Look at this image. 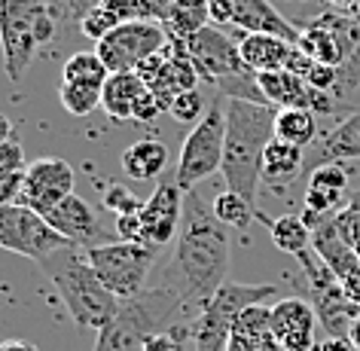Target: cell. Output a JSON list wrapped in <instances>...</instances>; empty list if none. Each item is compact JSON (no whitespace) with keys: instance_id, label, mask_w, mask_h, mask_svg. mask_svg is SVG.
I'll return each instance as SVG.
<instances>
[{"instance_id":"obj_1","label":"cell","mask_w":360,"mask_h":351,"mask_svg":"<svg viewBox=\"0 0 360 351\" xmlns=\"http://www.w3.org/2000/svg\"><path fill=\"white\" fill-rule=\"evenodd\" d=\"M232 241L229 226L217 220L211 205H205L199 190L186 193L184 220H180L177 245L162 278V287L184 302V309L199 318L208 300L229 281Z\"/></svg>"},{"instance_id":"obj_2","label":"cell","mask_w":360,"mask_h":351,"mask_svg":"<svg viewBox=\"0 0 360 351\" xmlns=\"http://www.w3.org/2000/svg\"><path fill=\"white\" fill-rule=\"evenodd\" d=\"M278 107L226 98V150H223V181L226 190L238 193L257 208L263 184V156L275 138Z\"/></svg>"},{"instance_id":"obj_3","label":"cell","mask_w":360,"mask_h":351,"mask_svg":"<svg viewBox=\"0 0 360 351\" xmlns=\"http://www.w3.org/2000/svg\"><path fill=\"white\" fill-rule=\"evenodd\" d=\"M37 266L58 291L61 302H65V309L70 312V318L79 330H101L120 312L122 300L107 291L104 281L95 275V269L86 257V248L65 245L52 250L49 257H43Z\"/></svg>"},{"instance_id":"obj_4","label":"cell","mask_w":360,"mask_h":351,"mask_svg":"<svg viewBox=\"0 0 360 351\" xmlns=\"http://www.w3.org/2000/svg\"><path fill=\"white\" fill-rule=\"evenodd\" d=\"M184 321L195 318L168 287H147L143 293L120 302V312L98 330L95 351H143L150 336H159Z\"/></svg>"},{"instance_id":"obj_5","label":"cell","mask_w":360,"mask_h":351,"mask_svg":"<svg viewBox=\"0 0 360 351\" xmlns=\"http://www.w3.org/2000/svg\"><path fill=\"white\" fill-rule=\"evenodd\" d=\"M278 284H238L226 281L208 300V305L193 321V351H226L232 324L238 314L259 302H272Z\"/></svg>"},{"instance_id":"obj_6","label":"cell","mask_w":360,"mask_h":351,"mask_svg":"<svg viewBox=\"0 0 360 351\" xmlns=\"http://www.w3.org/2000/svg\"><path fill=\"white\" fill-rule=\"evenodd\" d=\"M223 150H226V98L217 95L208 104V113L195 122V129L184 141V150H180L174 168V181L180 190L193 193L214 171H220Z\"/></svg>"},{"instance_id":"obj_7","label":"cell","mask_w":360,"mask_h":351,"mask_svg":"<svg viewBox=\"0 0 360 351\" xmlns=\"http://www.w3.org/2000/svg\"><path fill=\"white\" fill-rule=\"evenodd\" d=\"M156 254L159 248L143 245V241H107V245L86 248L95 275L120 300H131V296L147 291V278L156 266Z\"/></svg>"},{"instance_id":"obj_8","label":"cell","mask_w":360,"mask_h":351,"mask_svg":"<svg viewBox=\"0 0 360 351\" xmlns=\"http://www.w3.org/2000/svg\"><path fill=\"white\" fill-rule=\"evenodd\" d=\"M52 10L46 0H0V46L6 58V77L22 83L37 52V22Z\"/></svg>"},{"instance_id":"obj_9","label":"cell","mask_w":360,"mask_h":351,"mask_svg":"<svg viewBox=\"0 0 360 351\" xmlns=\"http://www.w3.org/2000/svg\"><path fill=\"white\" fill-rule=\"evenodd\" d=\"M171 43L165 25L156 22H122L107 34L101 43H95V52L101 56L110 74H125V70H138L143 61L153 58Z\"/></svg>"},{"instance_id":"obj_10","label":"cell","mask_w":360,"mask_h":351,"mask_svg":"<svg viewBox=\"0 0 360 351\" xmlns=\"http://www.w3.org/2000/svg\"><path fill=\"white\" fill-rule=\"evenodd\" d=\"M65 245H70V241L58 236L43 214L25 208L19 202L0 208V248L4 250H13V254H22L34 263H40L43 257H49L52 250Z\"/></svg>"},{"instance_id":"obj_11","label":"cell","mask_w":360,"mask_h":351,"mask_svg":"<svg viewBox=\"0 0 360 351\" xmlns=\"http://www.w3.org/2000/svg\"><path fill=\"white\" fill-rule=\"evenodd\" d=\"M296 46L318 65L339 68L360 46V22L345 13H323L302 31Z\"/></svg>"},{"instance_id":"obj_12","label":"cell","mask_w":360,"mask_h":351,"mask_svg":"<svg viewBox=\"0 0 360 351\" xmlns=\"http://www.w3.org/2000/svg\"><path fill=\"white\" fill-rule=\"evenodd\" d=\"M74 181H77V174H74V168H70L68 159H61V156L37 159L28 165V171H25L19 205L46 217L58 202H65L68 196H74Z\"/></svg>"},{"instance_id":"obj_13","label":"cell","mask_w":360,"mask_h":351,"mask_svg":"<svg viewBox=\"0 0 360 351\" xmlns=\"http://www.w3.org/2000/svg\"><path fill=\"white\" fill-rule=\"evenodd\" d=\"M311 248L327 263L330 272L336 275L342 291L360 305V254L342 238L333 217H323L311 226Z\"/></svg>"},{"instance_id":"obj_14","label":"cell","mask_w":360,"mask_h":351,"mask_svg":"<svg viewBox=\"0 0 360 351\" xmlns=\"http://www.w3.org/2000/svg\"><path fill=\"white\" fill-rule=\"evenodd\" d=\"M184 199L186 193L177 186V181H162L153 196L143 202L141 220H143V245L165 248L177 238L180 220H184Z\"/></svg>"},{"instance_id":"obj_15","label":"cell","mask_w":360,"mask_h":351,"mask_svg":"<svg viewBox=\"0 0 360 351\" xmlns=\"http://www.w3.org/2000/svg\"><path fill=\"white\" fill-rule=\"evenodd\" d=\"M318 312L302 296H284L272 302V333L281 351H314Z\"/></svg>"},{"instance_id":"obj_16","label":"cell","mask_w":360,"mask_h":351,"mask_svg":"<svg viewBox=\"0 0 360 351\" xmlns=\"http://www.w3.org/2000/svg\"><path fill=\"white\" fill-rule=\"evenodd\" d=\"M49 226L65 236L70 245L77 248H95V245H107L104 241V229L98 220V211L89 205L83 196H68L65 202H58L56 208L46 214Z\"/></svg>"},{"instance_id":"obj_17","label":"cell","mask_w":360,"mask_h":351,"mask_svg":"<svg viewBox=\"0 0 360 351\" xmlns=\"http://www.w3.org/2000/svg\"><path fill=\"white\" fill-rule=\"evenodd\" d=\"M226 6L232 15V28L245 34H275V37H284L293 46L302 37V31L287 22L269 0H226Z\"/></svg>"},{"instance_id":"obj_18","label":"cell","mask_w":360,"mask_h":351,"mask_svg":"<svg viewBox=\"0 0 360 351\" xmlns=\"http://www.w3.org/2000/svg\"><path fill=\"white\" fill-rule=\"evenodd\" d=\"M348 190V171L342 162H323V165L309 171V190H305V211L318 217H333L345 205Z\"/></svg>"},{"instance_id":"obj_19","label":"cell","mask_w":360,"mask_h":351,"mask_svg":"<svg viewBox=\"0 0 360 351\" xmlns=\"http://www.w3.org/2000/svg\"><path fill=\"white\" fill-rule=\"evenodd\" d=\"M360 159V110L345 116L327 138H318L314 147L305 150V171L323 165V162H348Z\"/></svg>"},{"instance_id":"obj_20","label":"cell","mask_w":360,"mask_h":351,"mask_svg":"<svg viewBox=\"0 0 360 351\" xmlns=\"http://www.w3.org/2000/svg\"><path fill=\"white\" fill-rule=\"evenodd\" d=\"M241 58L254 74H272V70H284L287 58L293 52V43L275 34H241L238 40Z\"/></svg>"},{"instance_id":"obj_21","label":"cell","mask_w":360,"mask_h":351,"mask_svg":"<svg viewBox=\"0 0 360 351\" xmlns=\"http://www.w3.org/2000/svg\"><path fill=\"white\" fill-rule=\"evenodd\" d=\"M300 174H305V150L281 138H272L263 156V184L272 190H284Z\"/></svg>"},{"instance_id":"obj_22","label":"cell","mask_w":360,"mask_h":351,"mask_svg":"<svg viewBox=\"0 0 360 351\" xmlns=\"http://www.w3.org/2000/svg\"><path fill=\"white\" fill-rule=\"evenodd\" d=\"M147 92V83L141 79L138 70H125V74H110L101 89V107L107 116L116 122L131 120L134 104L141 101V95Z\"/></svg>"},{"instance_id":"obj_23","label":"cell","mask_w":360,"mask_h":351,"mask_svg":"<svg viewBox=\"0 0 360 351\" xmlns=\"http://www.w3.org/2000/svg\"><path fill=\"white\" fill-rule=\"evenodd\" d=\"M168 165V147L156 138L134 141L122 153V171L131 181H156Z\"/></svg>"},{"instance_id":"obj_24","label":"cell","mask_w":360,"mask_h":351,"mask_svg":"<svg viewBox=\"0 0 360 351\" xmlns=\"http://www.w3.org/2000/svg\"><path fill=\"white\" fill-rule=\"evenodd\" d=\"M257 220L269 229V238H272V245L281 250V254L300 257L302 250H309V248H311V226L300 217V214H281V217H266L263 211H257Z\"/></svg>"},{"instance_id":"obj_25","label":"cell","mask_w":360,"mask_h":351,"mask_svg":"<svg viewBox=\"0 0 360 351\" xmlns=\"http://www.w3.org/2000/svg\"><path fill=\"white\" fill-rule=\"evenodd\" d=\"M275 138L309 150V147L318 143V120H314L311 110H302V107L278 110V116H275Z\"/></svg>"},{"instance_id":"obj_26","label":"cell","mask_w":360,"mask_h":351,"mask_svg":"<svg viewBox=\"0 0 360 351\" xmlns=\"http://www.w3.org/2000/svg\"><path fill=\"white\" fill-rule=\"evenodd\" d=\"M110 70L101 61V56L92 49V52H74L65 68H61V83H74V86H86V89H98L101 92Z\"/></svg>"},{"instance_id":"obj_27","label":"cell","mask_w":360,"mask_h":351,"mask_svg":"<svg viewBox=\"0 0 360 351\" xmlns=\"http://www.w3.org/2000/svg\"><path fill=\"white\" fill-rule=\"evenodd\" d=\"M208 0H174V10H171L165 31L171 40H190L195 31L205 28L208 22Z\"/></svg>"},{"instance_id":"obj_28","label":"cell","mask_w":360,"mask_h":351,"mask_svg":"<svg viewBox=\"0 0 360 351\" xmlns=\"http://www.w3.org/2000/svg\"><path fill=\"white\" fill-rule=\"evenodd\" d=\"M211 208H214V214H217L220 223H226L229 229H238V232H245L257 217L254 205H250L248 199H241V196L232 193V190H223L217 199L211 202Z\"/></svg>"},{"instance_id":"obj_29","label":"cell","mask_w":360,"mask_h":351,"mask_svg":"<svg viewBox=\"0 0 360 351\" xmlns=\"http://www.w3.org/2000/svg\"><path fill=\"white\" fill-rule=\"evenodd\" d=\"M58 98L70 116H89L101 104V92H98V89H86V86H74V83H61Z\"/></svg>"},{"instance_id":"obj_30","label":"cell","mask_w":360,"mask_h":351,"mask_svg":"<svg viewBox=\"0 0 360 351\" xmlns=\"http://www.w3.org/2000/svg\"><path fill=\"white\" fill-rule=\"evenodd\" d=\"M333 223L342 232V238L360 254V190L354 196H348V202L333 214Z\"/></svg>"},{"instance_id":"obj_31","label":"cell","mask_w":360,"mask_h":351,"mask_svg":"<svg viewBox=\"0 0 360 351\" xmlns=\"http://www.w3.org/2000/svg\"><path fill=\"white\" fill-rule=\"evenodd\" d=\"M177 122H199L205 113V95L199 92V89H190V92H180L171 98V104H168V110Z\"/></svg>"},{"instance_id":"obj_32","label":"cell","mask_w":360,"mask_h":351,"mask_svg":"<svg viewBox=\"0 0 360 351\" xmlns=\"http://www.w3.org/2000/svg\"><path fill=\"white\" fill-rule=\"evenodd\" d=\"M226 351H281L275 333L263 330V333H245V330H232Z\"/></svg>"},{"instance_id":"obj_33","label":"cell","mask_w":360,"mask_h":351,"mask_svg":"<svg viewBox=\"0 0 360 351\" xmlns=\"http://www.w3.org/2000/svg\"><path fill=\"white\" fill-rule=\"evenodd\" d=\"M186 342H193V321L174 324L159 336H150L143 351H186Z\"/></svg>"},{"instance_id":"obj_34","label":"cell","mask_w":360,"mask_h":351,"mask_svg":"<svg viewBox=\"0 0 360 351\" xmlns=\"http://www.w3.org/2000/svg\"><path fill=\"white\" fill-rule=\"evenodd\" d=\"M116 25H120V22H116L101 4L92 6V10H86L83 15H79V31H83L89 40H95V43H101L107 34L116 28Z\"/></svg>"},{"instance_id":"obj_35","label":"cell","mask_w":360,"mask_h":351,"mask_svg":"<svg viewBox=\"0 0 360 351\" xmlns=\"http://www.w3.org/2000/svg\"><path fill=\"white\" fill-rule=\"evenodd\" d=\"M104 205H107V211L116 214V217H120V214H134V211L143 208V202L129 190V186H122V184H110V186H107Z\"/></svg>"},{"instance_id":"obj_36","label":"cell","mask_w":360,"mask_h":351,"mask_svg":"<svg viewBox=\"0 0 360 351\" xmlns=\"http://www.w3.org/2000/svg\"><path fill=\"white\" fill-rule=\"evenodd\" d=\"M22 171H28V165H25V150L19 138L4 141L0 143V174H22Z\"/></svg>"},{"instance_id":"obj_37","label":"cell","mask_w":360,"mask_h":351,"mask_svg":"<svg viewBox=\"0 0 360 351\" xmlns=\"http://www.w3.org/2000/svg\"><path fill=\"white\" fill-rule=\"evenodd\" d=\"M360 86V46L351 52V58L345 65H339V77H336V89H333V95H345L351 89Z\"/></svg>"},{"instance_id":"obj_38","label":"cell","mask_w":360,"mask_h":351,"mask_svg":"<svg viewBox=\"0 0 360 351\" xmlns=\"http://www.w3.org/2000/svg\"><path fill=\"white\" fill-rule=\"evenodd\" d=\"M134 6H138V19L165 25L171 10H174V0H134Z\"/></svg>"},{"instance_id":"obj_39","label":"cell","mask_w":360,"mask_h":351,"mask_svg":"<svg viewBox=\"0 0 360 351\" xmlns=\"http://www.w3.org/2000/svg\"><path fill=\"white\" fill-rule=\"evenodd\" d=\"M116 232H120V241H143V220H141V211H134V214H120V217H116Z\"/></svg>"},{"instance_id":"obj_40","label":"cell","mask_w":360,"mask_h":351,"mask_svg":"<svg viewBox=\"0 0 360 351\" xmlns=\"http://www.w3.org/2000/svg\"><path fill=\"white\" fill-rule=\"evenodd\" d=\"M336 77H339V68H330V65H314L311 74L305 77V83L311 89H318V92H330L336 89Z\"/></svg>"},{"instance_id":"obj_41","label":"cell","mask_w":360,"mask_h":351,"mask_svg":"<svg viewBox=\"0 0 360 351\" xmlns=\"http://www.w3.org/2000/svg\"><path fill=\"white\" fill-rule=\"evenodd\" d=\"M159 113H162V104H159V98H156V95H153L150 89H147V92L141 95V101L134 104V113H131V120H138V122H153V120H156Z\"/></svg>"},{"instance_id":"obj_42","label":"cell","mask_w":360,"mask_h":351,"mask_svg":"<svg viewBox=\"0 0 360 351\" xmlns=\"http://www.w3.org/2000/svg\"><path fill=\"white\" fill-rule=\"evenodd\" d=\"M314 351H354V345H351L348 336H327L314 345Z\"/></svg>"},{"instance_id":"obj_43","label":"cell","mask_w":360,"mask_h":351,"mask_svg":"<svg viewBox=\"0 0 360 351\" xmlns=\"http://www.w3.org/2000/svg\"><path fill=\"white\" fill-rule=\"evenodd\" d=\"M0 351H40L28 339H0Z\"/></svg>"},{"instance_id":"obj_44","label":"cell","mask_w":360,"mask_h":351,"mask_svg":"<svg viewBox=\"0 0 360 351\" xmlns=\"http://www.w3.org/2000/svg\"><path fill=\"white\" fill-rule=\"evenodd\" d=\"M4 141H13V122L6 113H0V143Z\"/></svg>"},{"instance_id":"obj_45","label":"cell","mask_w":360,"mask_h":351,"mask_svg":"<svg viewBox=\"0 0 360 351\" xmlns=\"http://www.w3.org/2000/svg\"><path fill=\"white\" fill-rule=\"evenodd\" d=\"M348 339H351V345H354V351H360V314L354 318V324H351V330H348Z\"/></svg>"},{"instance_id":"obj_46","label":"cell","mask_w":360,"mask_h":351,"mask_svg":"<svg viewBox=\"0 0 360 351\" xmlns=\"http://www.w3.org/2000/svg\"><path fill=\"white\" fill-rule=\"evenodd\" d=\"M333 4H339V6H357L360 0H333Z\"/></svg>"},{"instance_id":"obj_47","label":"cell","mask_w":360,"mask_h":351,"mask_svg":"<svg viewBox=\"0 0 360 351\" xmlns=\"http://www.w3.org/2000/svg\"><path fill=\"white\" fill-rule=\"evenodd\" d=\"M98 4H101V0H98Z\"/></svg>"}]
</instances>
